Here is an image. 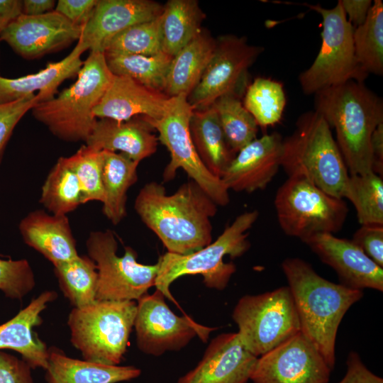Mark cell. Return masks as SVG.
<instances>
[{"mask_svg":"<svg viewBox=\"0 0 383 383\" xmlns=\"http://www.w3.org/2000/svg\"><path fill=\"white\" fill-rule=\"evenodd\" d=\"M31 369L23 359L0 351V383H33Z\"/></svg>","mask_w":383,"mask_h":383,"instance_id":"43","label":"cell"},{"mask_svg":"<svg viewBox=\"0 0 383 383\" xmlns=\"http://www.w3.org/2000/svg\"><path fill=\"white\" fill-rule=\"evenodd\" d=\"M113 77L104 52H90L76 82L57 96L36 104L32 113L58 138L86 142L97 121L94 110Z\"/></svg>","mask_w":383,"mask_h":383,"instance_id":"5","label":"cell"},{"mask_svg":"<svg viewBox=\"0 0 383 383\" xmlns=\"http://www.w3.org/2000/svg\"><path fill=\"white\" fill-rule=\"evenodd\" d=\"M162 52L160 15L135 24L115 37L106 45L104 53L153 55Z\"/></svg>","mask_w":383,"mask_h":383,"instance_id":"38","label":"cell"},{"mask_svg":"<svg viewBox=\"0 0 383 383\" xmlns=\"http://www.w3.org/2000/svg\"><path fill=\"white\" fill-rule=\"evenodd\" d=\"M322 17L321 46L312 65L299 77L306 95L348 81L363 82L368 74L359 65L355 53V28L348 21L340 1L332 9L304 4Z\"/></svg>","mask_w":383,"mask_h":383,"instance_id":"9","label":"cell"},{"mask_svg":"<svg viewBox=\"0 0 383 383\" xmlns=\"http://www.w3.org/2000/svg\"><path fill=\"white\" fill-rule=\"evenodd\" d=\"M315 111L335 128L350 175L372 171L370 140L383 122V102L363 82L348 81L315 94Z\"/></svg>","mask_w":383,"mask_h":383,"instance_id":"3","label":"cell"},{"mask_svg":"<svg viewBox=\"0 0 383 383\" xmlns=\"http://www.w3.org/2000/svg\"><path fill=\"white\" fill-rule=\"evenodd\" d=\"M257 360L237 333H222L211 341L197 365L177 383H247Z\"/></svg>","mask_w":383,"mask_h":383,"instance_id":"20","label":"cell"},{"mask_svg":"<svg viewBox=\"0 0 383 383\" xmlns=\"http://www.w3.org/2000/svg\"><path fill=\"white\" fill-rule=\"evenodd\" d=\"M45 371L47 383H117L135 379L141 372L133 366L109 365L73 359L55 348L49 349Z\"/></svg>","mask_w":383,"mask_h":383,"instance_id":"26","label":"cell"},{"mask_svg":"<svg viewBox=\"0 0 383 383\" xmlns=\"http://www.w3.org/2000/svg\"><path fill=\"white\" fill-rule=\"evenodd\" d=\"M281 167L288 177H303L327 194L343 199L349 172L331 126L318 112L299 117L283 139Z\"/></svg>","mask_w":383,"mask_h":383,"instance_id":"4","label":"cell"},{"mask_svg":"<svg viewBox=\"0 0 383 383\" xmlns=\"http://www.w3.org/2000/svg\"><path fill=\"white\" fill-rule=\"evenodd\" d=\"M215 46L216 39L202 30L180 50L170 62L164 93L169 97L188 96L199 82Z\"/></svg>","mask_w":383,"mask_h":383,"instance_id":"27","label":"cell"},{"mask_svg":"<svg viewBox=\"0 0 383 383\" xmlns=\"http://www.w3.org/2000/svg\"><path fill=\"white\" fill-rule=\"evenodd\" d=\"M97 2L98 0H59L55 11L82 28L91 17Z\"/></svg>","mask_w":383,"mask_h":383,"instance_id":"44","label":"cell"},{"mask_svg":"<svg viewBox=\"0 0 383 383\" xmlns=\"http://www.w3.org/2000/svg\"><path fill=\"white\" fill-rule=\"evenodd\" d=\"M232 318L245 348L257 357L300 332V323L288 286L255 295L236 304Z\"/></svg>","mask_w":383,"mask_h":383,"instance_id":"10","label":"cell"},{"mask_svg":"<svg viewBox=\"0 0 383 383\" xmlns=\"http://www.w3.org/2000/svg\"><path fill=\"white\" fill-rule=\"evenodd\" d=\"M162 6L151 0H98L91 17L82 27L77 44L84 52H101L126 28L159 16Z\"/></svg>","mask_w":383,"mask_h":383,"instance_id":"18","label":"cell"},{"mask_svg":"<svg viewBox=\"0 0 383 383\" xmlns=\"http://www.w3.org/2000/svg\"><path fill=\"white\" fill-rule=\"evenodd\" d=\"M153 131L151 125L141 116L124 121L100 118L86 140V145L99 151H120L140 162L157 150L158 138Z\"/></svg>","mask_w":383,"mask_h":383,"instance_id":"22","label":"cell"},{"mask_svg":"<svg viewBox=\"0 0 383 383\" xmlns=\"http://www.w3.org/2000/svg\"><path fill=\"white\" fill-rule=\"evenodd\" d=\"M205 14L196 0H170L160 14L161 50L173 57L196 37Z\"/></svg>","mask_w":383,"mask_h":383,"instance_id":"30","label":"cell"},{"mask_svg":"<svg viewBox=\"0 0 383 383\" xmlns=\"http://www.w3.org/2000/svg\"><path fill=\"white\" fill-rule=\"evenodd\" d=\"M355 53L357 62L367 74L383 73V4L372 2L365 22L355 28Z\"/></svg>","mask_w":383,"mask_h":383,"instance_id":"34","label":"cell"},{"mask_svg":"<svg viewBox=\"0 0 383 383\" xmlns=\"http://www.w3.org/2000/svg\"><path fill=\"white\" fill-rule=\"evenodd\" d=\"M189 131L204 165L213 175L221 178L236 153L227 142L215 110L211 106L193 110Z\"/></svg>","mask_w":383,"mask_h":383,"instance_id":"28","label":"cell"},{"mask_svg":"<svg viewBox=\"0 0 383 383\" xmlns=\"http://www.w3.org/2000/svg\"><path fill=\"white\" fill-rule=\"evenodd\" d=\"M348 21L354 28L362 25L371 9L370 0H340Z\"/></svg>","mask_w":383,"mask_h":383,"instance_id":"46","label":"cell"},{"mask_svg":"<svg viewBox=\"0 0 383 383\" xmlns=\"http://www.w3.org/2000/svg\"><path fill=\"white\" fill-rule=\"evenodd\" d=\"M83 52V50L77 43L65 58L48 64L44 69L36 73L18 78L0 76V104L35 94L36 91H38V103L52 99L63 81L77 76L84 63L81 60Z\"/></svg>","mask_w":383,"mask_h":383,"instance_id":"25","label":"cell"},{"mask_svg":"<svg viewBox=\"0 0 383 383\" xmlns=\"http://www.w3.org/2000/svg\"><path fill=\"white\" fill-rule=\"evenodd\" d=\"M274 204L282 231L301 241L339 232L348 213L343 199L327 194L303 177H288L278 188Z\"/></svg>","mask_w":383,"mask_h":383,"instance_id":"8","label":"cell"},{"mask_svg":"<svg viewBox=\"0 0 383 383\" xmlns=\"http://www.w3.org/2000/svg\"><path fill=\"white\" fill-rule=\"evenodd\" d=\"M372 157V171L383 175V122L379 124L372 133L370 140Z\"/></svg>","mask_w":383,"mask_h":383,"instance_id":"47","label":"cell"},{"mask_svg":"<svg viewBox=\"0 0 383 383\" xmlns=\"http://www.w3.org/2000/svg\"><path fill=\"white\" fill-rule=\"evenodd\" d=\"M351 240L372 261L383 267V225H361Z\"/></svg>","mask_w":383,"mask_h":383,"instance_id":"42","label":"cell"},{"mask_svg":"<svg viewBox=\"0 0 383 383\" xmlns=\"http://www.w3.org/2000/svg\"><path fill=\"white\" fill-rule=\"evenodd\" d=\"M87 248L98 272L96 300L138 301L155 286L158 262H138L137 252L129 246L125 248L123 256H118V243L111 231L91 232Z\"/></svg>","mask_w":383,"mask_h":383,"instance_id":"12","label":"cell"},{"mask_svg":"<svg viewBox=\"0 0 383 383\" xmlns=\"http://www.w3.org/2000/svg\"><path fill=\"white\" fill-rule=\"evenodd\" d=\"M258 216L256 210L240 214L214 242L196 252L187 255L167 252L160 256L155 283L156 289L174 301L170 291L171 284L177 278L188 274H201L207 287L224 289L236 267L233 262H225L223 257L226 255L238 257L249 249L247 231L252 226Z\"/></svg>","mask_w":383,"mask_h":383,"instance_id":"6","label":"cell"},{"mask_svg":"<svg viewBox=\"0 0 383 383\" xmlns=\"http://www.w3.org/2000/svg\"><path fill=\"white\" fill-rule=\"evenodd\" d=\"M170 97L124 76H116L94 110L96 118L118 121L141 116L156 119L165 114Z\"/></svg>","mask_w":383,"mask_h":383,"instance_id":"21","label":"cell"},{"mask_svg":"<svg viewBox=\"0 0 383 383\" xmlns=\"http://www.w3.org/2000/svg\"><path fill=\"white\" fill-rule=\"evenodd\" d=\"M192 113L187 96L179 95L170 97L167 109L161 117L144 118L158 132V140L170 153L163 179L172 180L177 170L182 169L216 205L226 206L230 201L229 190L221 178L213 175L204 165L192 140L189 122Z\"/></svg>","mask_w":383,"mask_h":383,"instance_id":"11","label":"cell"},{"mask_svg":"<svg viewBox=\"0 0 383 383\" xmlns=\"http://www.w3.org/2000/svg\"><path fill=\"white\" fill-rule=\"evenodd\" d=\"M263 48L250 45L234 35L216 39L213 55L196 87L187 96L193 110L210 107L219 97L236 94L243 97L248 86V69Z\"/></svg>","mask_w":383,"mask_h":383,"instance_id":"13","label":"cell"},{"mask_svg":"<svg viewBox=\"0 0 383 383\" xmlns=\"http://www.w3.org/2000/svg\"><path fill=\"white\" fill-rule=\"evenodd\" d=\"M281 267L296 306L300 331L333 370L339 325L348 309L362 299V290L326 279L298 257L284 260Z\"/></svg>","mask_w":383,"mask_h":383,"instance_id":"2","label":"cell"},{"mask_svg":"<svg viewBox=\"0 0 383 383\" xmlns=\"http://www.w3.org/2000/svg\"><path fill=\"white\" fill-rule=\"evenodd\" d=\"M134 209L168 252L190 254L212 241L210 218L217 205L192 180L170 195L162 184L147 183L137 195Z\"/></svg>","mask_w":383,"mask_h":383,"instance_id":"1","label":"cell"},{"mask_svg":"<svg viewBox=\"0 0 383 383\" xmlns=\"http://www.w3.org/2000/svg\"><path fill=\"white\" fill-rule=\"evenodd\" d=\"M19 230L25 243L54 267L79 255L66 215H49L43 211H35L21 221Z\"/></svg>","mask_w":383,"mask_h":383,"instance_id":"24","label":"cell"},{"mask_svg":"<svg viewBox=\"0 0 383 383\" xmlns=\"http://www.w3.org/2000/svg\"><path fill=\"white\" fill-rule=\"evenodd\" d=\"M343 198L354 206L361 225H383V178L374 172L349 175Z\"/></svg>","mask_w":383,"mask_h":383,"instance_id":"36","label":"cell"},{"mask_svg":"<svg viewBox=\"0 0 383 383\" xmlns=\"http://www.w3.org/2000/svg\"><path fill=\"white\" fill-rule=\"evenodd\" d=\"M56 297V292L45 291L12 319L0 325V349L8 348L19 353L32 369L46 370L49 349L33 331V328L41 323L40 313Z\"/></svg>","mask_w":383,"mask_h":383,"instance_id":"23","label":"cell"},{"mask_svg":"<svg viewBox=\"0 0 383 383\" xmlns=\"http://www.w3.org/2000/svg\"><path fill=\"white\" fill-rule=\"evenodd\" d=\"M23 14V1L0 0V33Z\"/></svg>","mask_w":383,"mask_h":383,"instance_id":"48","label":"cell"},{"mask_svg":"<svg viewBox=\"0 0 383 383\" xmlns=\"http://www.w3.org/2000/svg\"><path fill=\"white\" fill-rule=\"evenodd\" d=\"M113 75L129 77L152 89L164 93L172 57L160 52L153 55L104 53Z\"/></svg>","mask_w":383,"mask_h":383,"instance_id":"31","label":"cell"},{"mask_svg":"<svg viewBox=\"0 0 383 383\" xmlns=\"http://www.w3.org/2000/svg\"><path fill=\"white\" fill-rule=\"evenodd\" d=\"M56 3L53 0H23V14L40 16L55 10Z\"/></svg>","mask_w":383,"mask_h":383,"instance_id":"49","label":"cell"},{"mask_svg":"<svg viewBox=\"0 0 383 383\" xmlns=\"http://www.w3.org/2000/svg\"><path fill=\"white\" fill-rule=\"evenodd\" d=\"M165 297L156 289L138 300L133 327L138 348L146 354L159 356L167 351L181 350L196 335L206 341L213 328L200 325L187 316L176 315Z\"/></svg>","mask_w":383,"mask_h":383,"instance_id":"14","label":"cell"},{"mask_svg":"<svg viewBox=\"0 0 383 383\" xmlns=\"http://www.w3.org/2000/svg\"><path fill=\"white\" fill-rule=\"evenodd\" d=\"M82 30L55 10L40 16L22 14L0 33V41L22 57L33 60L77 41Z\"/></svg>","mask_w":383,"mask_h":383,"instance_id":"16","label":"cell"},{"mask_svg":"<svg viewBox=\"0 0 383 383\" xmlns=\"http://www.w3.org/2000/svg\"><path fill=\"white\" fill-rule=\"evenodd\" d=\"M68 162L79 180L82 204L91 201L103 203L104 193L102 184V152L87 145L74 155L67 157Z\"/></svg>","mask_w":383,"mask_h":383,"instance_id":"39","label":"cell"},{"mask_svg":"<svg viewBox=\"0 0 383 383\" xmlns=\"http://www.w3.org/2000/svg\"><path fill=\"white\" fill-rule=\"evenodd\" d=\"M38 103L37 94L0 104V161L13 131L23 116Z\"/></svg>","mask_w":383,"mask_h":383,"instance_id":"41","label":"cell"},{"mask_svg":"<svg viewBox=\"0 0 383 383\" xmlns=\"http://www.w3.org/2000/svg\"><path fill=\"white\" fill-rule=\"evenodd\" d=\"M59 285L74 308H82L96 301L98 272L94 262L78 255L55 266Z\"/></svg>","mask_w":383,"mask_h":383,"instance_id":"33","label":"cell"},{"mask_svg":"<svg viewBox=\"0 0 383 383\" xmlns=\"http://www.w3.org/2000/svg\"><path fill=\"white\" fill-rule=\"evenodd\" d=\"M283 139L277 132L265 134L240 150L221 178L228 189L252 193L266 188L281 167Z\"/></svg>","mask_w":383,"mask_h":383,"instance_id":"19","label":"cell"},{"mask_svg":"<svg viewBox=\"0 0 383 383\" xmlns=\"http://www.w3.org/2000/svg\"><path fill=\"white\" fill-rule=\"evenodd\" d=\"M35 286L33 270L26 260L0 258V290L12 299H22Z\"/></svg>","mask_w":383,"mask_h":383,"instance_id":"40","label":"cell"},{"mask_svg":"<svg viewBox=\"0 0 383 383\" xmlns=\"http://www.w3.org/2000/svg\"><path fill=\"white\" fill-rule=\"evenodd\" d=\"M331 370L301 333L257 357L253 383H328Z\"/></svg>","mask_w":383,"mask_h":383,"instance_id":"15","label":"cell"},{"mask_svg":"<svg viewBox=\"0 0 383 383\" xmlns=\"http://www.w3.org/2000/svg\"><path fill=\"white\" fill-rule=\"evenodd\" d=\"M320 260L337 273L340 284L351 289L383 291V267L351 240L319 233L304 241Z\"/></svg>","mask_w":383,"mask_h":383,"instance_id":"17","label":"cell"},{"mask_svg":"<svg viewBox=\"0 0 383 383\" xmlns=\"http://www.w3.org/2000/svg\"><path fill=\"white\" fill-rule=\"evenodd\" d=\"M242 98L236 94H228L211 106L216 112L228 143L235 153L257 138L258 131V126L245 108Z\"/></svg>","mask_w":383,"mask_h":383,"instance_id":"35","label":"cell"},{"mask_svg":"<svg viewBox=\"0 0 383 383\" xmlns=\"http://www.w3.org/2000/svg\"><path fill=\"white\" fill-rule=\"evenodd\" d=\"M137 310L135 301H99L73 308L67 324L72 344L84 360L118 365L126 351Z\"/></svg>","mask_w":383,"mask_h":383,"instance_id":"7","label":"cell"},{"mask_svg":"<svg viewBox=\"0 0 383 383\" xmlns=\"http://www.w3.org/2000/svg\"><path fill=\"white\" fill-rule=\"evenodd\" d=\"M346 365V373L339 383H383L382 377L365 365L357 353L351 351L348 354Z\"/></svg>","mask_w":383,"mask_h":383,"instance_id":"45","label":"cell"},{"mask_svg":"<svg viewBox=\"0 0 383 383\" xmlns=\"http://www.w3.org/2000/svg\"><path fill=\"white\" fill-rule=\"evenodd\" d=\"M40 202L54 215H66L82 204L81 187L67 157H60L48 174Z\"/></svg>","mask_w":383,"mask_h":383,"instance_id":"32","label":"cell"},{"mask_svg":"<svg viewBox=\"0 0 383 383\" xmlns=\"http://www.w3.org/2000/svg\"><path fill=\"white\" fill-rule=\"evenodd\" d=\"M243 104L253 116L258 126L267 128L279 123L286 105V96L281 82L257 77L248 84Z\"/></svg>","mask_w":383,"mask_h":383,"instance_id":"37","label":"cell"},{"mask_svg":"<svg viewBox=\"0 0 383 383\" xmlns=\"http://www.w3.org/2000/svg\"><path fill=\"white\" fill-rule=\"evenodd\" d=\"M101 152L103 213L113 224L117 225L126 215L127 192L138 179L139 162L121 152Z\"/></svg>","mask_w":383,"mask_h":383,"instance_id":"29","label":"cell"}]
</instances>
